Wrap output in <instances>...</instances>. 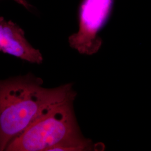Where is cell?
<instances>
[{"label":"cell","mask_w":151,"mask_h":151,"mask_svg":"<svg viewBox=\"0 0 151 151\" xmlns=\"http://www.w3.org/2000/svg\"><path fill=\"white\" fill-rule=\"evenodd\" d=\"M114 0H82L78 10V31L68 38L70 47L81 54L96 53L102 45L98 35L108 22Z\"/></svg>","instance_id":"3957f363"},{"label":"cell","mask_w":151,"mask_h":151,"mask_svg":"<svg viewBox=\"0 0 151 151\" xmlns=\"http://www.w3.org/2000/svg\"><path fill=\"white\" fill-rule=\"evenodd\" d=\"M0 50L32 64L40 65L43 57L29 43L21 27L11 20L0 18Z\"/></svg>","instance_id":"277c9868"},{"label":"cell","mask_w":151,"mask_h":151,"mask_svg":"<svg viewBox=\"0 0 151 151\" xmlns=\"http://www.w3.org/2000/svg\"><path fill=\"white\" fill-rule=\"evenodd\" d=\"M73 101L57 106L38 119L6 147L7 151H88L96 145L81 134Z\"/></svg>","instance_id":"7a4b0ae2"},{"label":"cell","mask_w":151,"mask_h":151,"mask_svg":"<svg viewBox=\"0 0 151 151\" xmlns=\"http://www.w3.org/2000/svg\"><path fill=\"white\" fill-rule=\"evenodd\" d=\"M32 73L0 83V151L32 124L60 105L74 100L72 83L48 88Z\"/></svg>","instance_id":"6da1fadb"}]
</instances>
